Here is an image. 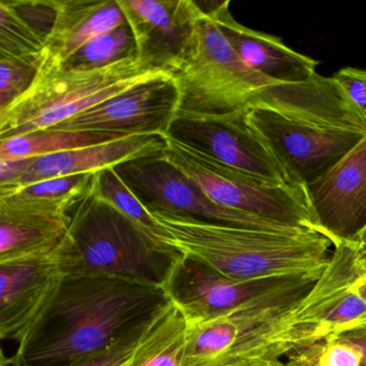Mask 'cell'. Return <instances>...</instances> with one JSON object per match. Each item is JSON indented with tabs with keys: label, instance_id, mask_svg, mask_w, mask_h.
<instances>
[{
	"label": "cell",
	"instance_id": "cell-19",
	"mask_svg": "<svg viewBox=\"0 0 366 366\" xmlns=\"http://www.w3.org/2000/svg\"><path fill=\"white\" fill-rule=\"evenodd\" d=\"M55 16V0L0 1V54L42 61Z\"/></svg>",
	"mask_w": 366,
	"mask_h": 366
},
{
	"label": "cell",
	"instance_id": "cell-13",
	"mask_svg": "<svg viewBox=\"0 0 366 366\" xmlns=\"http://www.w3.org/2000/svg\"><path fill=\"white\" fill-rule=\"evenodd\" d=\"M136 42L137 56L172 72L203 10L192 0H117Z\"/></svg>",
	"mask_w": 366,
	"mask_h": 366
},
{
	"label": "cell",
	"instance_id": "cell-34",
	"mask_svg": "<svg viewBox=\"0 0 366 366\" xmlns=\"http://www.w3.org/2000/svg\"><path fill=\"white\" fill-rule=\"evenodd\" d=\"M362 327H366V317L363 319V320L360 322V325H357V329H362Z\"/></svg>",
	"mask_w": 366,
	"mask_h": 366
},
{
	"label": "cell",
	"instance_id": "cell-11",
	"mask_svg": "<svg viewBox=\"0 0 366 366\" xmlns=\"http://www.w3.org/2000/svg\"><path fill=\"white\" fill-rule=\"evenodd\" d=\"M179 110L181 89L173 74L138 85L46 130L167 137Z\"/></svg>",
	"mask_w": 366,
	"mask_h": 366
},
{
	"label": "cell",
	"instance_id": "cell-1",
	"mask_svg": "<svg viewBox=\"0 0 366 366\" xmlns=\"http://www.w3.org/2000/svg\"><path fill=\"white\" fill-rule=\"evenodd\" d=\"M170 303L162 287L109 276H63L10 364L76 365L142 329Z\"/></svg>",
	"mask_w": 366,
	"mask_h": 366
},
{
	"label": "cell",
	"instance_id": "cell-16",
	"mask_svg": "<svg viewBox=\"0 0 366 366\" xmlns=\"http://www.w3.org/2000/svg\"><path fill=\"white\" fill-rule=\"evenodd\" d=\"M166 147V137L157 134H136L112 142L44 157L29 158L26 168L14 186L0 192L24 187L44 179L68 175L97 173L117 168L126 162L157 155Z\"/></svg>",
	"mask_w": 366,
	"mask_h": 366
},
{
	"label": "cell",
	"instance_id": "cell-29",
	"mask_svg": "<svg viewBox=\"0 0 366 366\" xmlns=\"http://www.w3.org/2000/svg\"><path fill=\"white\" fill-rule=\"evenodd\" d=\"M333 79L342 86L366 122V70L342 68L334 74Z\"/></svg>",
	"mask_w": 366,
	"mask_h": 366
},
{
	"label": "cell",
	"instance_id": "cell-12",
	"mask_svg": "<svg viewBox=\"0 0 366 366\" xmlns=\"http://www.w3.org/2000/svg\"><path fill=\"white\" fill-rule=\"evenodd\" d=\"M306 194L317 222L333 246L355 242L366 227V137L306 186Z\"/></svg>",
	"mask_w": 366,
	"mask_h": 366
},
{
	"label": "cell",
	"instance_id": "cell-32",
	"mask_svg": "<svg viewBox=\"0 0 366 366\" xmlns=\"http://www.w3.org/2000/svg\"><path fill=\"white\" fill-rule=\"evenodd\" d=\"M352 288L355 292L364 300L366 303V276L364 277H357L352 284Z\"/></svg>",
	"mask_w": 366,
	"mask_h": 366
},
{
	"label": "cell",
	"instance_id": "cell-7",
	"mask_svg": "<svg viewBox=\"0 0 366 366\" xmlns=\"http://www.w3.org/2000/svg\"><path fill=\"white\" fill-rule=\"evenodd\" d=\"M321 275L235 280L200 259L185 254L173 269L164 290L171 303L185 315L189 325H194L248 304L301 295L310 290Z\"/></svg>",
	"mask_w": 366,
	"mask_h": 366
},
{
	"label": "cell",
	"instance_id": "cell-26",
	"mask_svg": "<svg viewBox=\"0 0 366 366\" xmlns=\"http://www.w3.org/2000/svg\"><path fill=\"white\" fill-rule=\"evenodd\" d=\"M365 317L366 303L351 285L330 310L327 322L336 330L337 336H340L357 329Z\"/></svg>",
	"mask_w": 366,
	"mask_h": 366
},
{
	"label": "cell",
	"instance_id": "cell-10",
	"mask_svg": "<svg viewBox=\"0 0 366 366\" xmlns=\"http://www.w3.org/2000/svg\"><path fill=\"white\" fill-rule=\"evenodd\" d=\"M246 119L305 187L335 166L366 137L363 132L302 123L262 108L248 109Z\"/></svg>",
	"mask_w": 366,
	"mask_h": 366
},
{
	"label": "cell",
	"instance_id": "cell-3",
	"mask_svg": "<svg viewBox=\"0 0 366 366\" xmlns=\"http://www.w3.org/2000/svg\"><path fill=\"white\" fill-rule=\"evenodd\" d=\"M53 252L61 274L109 276L164 288L185 254L94 192L76 207Z\"/></svg>",
	"mask_w": 366,
	"mask_h": 366
},
{
	"label": "cell",
	"instance_id": "cell-17",
	"mask_svg": "<svg viewBox=\"0 0 366 366\" xmlns=\"http://www.w3.org/2000/svg\"><path fill=\"white\" fill-rule=\"evenodd\" d=\"M55 10L40 65H63L92 40L127 23L117 0H55Z\"/></svg>",
	"mask_w": 366,
	"mask_h": 366
},
{
	"label": "cell",
	"instance_id": "cell-18",
	"mask_svg": "<svg viewBox=\"0 0 366 366\" xmlns=\"http://www.w3.org/2000/svg\"><path fill=\"white\" fill-rule=\"evenodd\" d=\"M71 220L0 196V263L52 254Z\"/></svg>",
	"mask_w": 366,
	"mask_h": 366
},
{
	"label": "cell",
	"instance_id": "cell-8",
	"mask_svg": "<svg viewBox=\"0 0 366 366\" xmlns=\"http://www.w3.org/2000/svg\"><path fill=\"white\" fill-rule=\"evenodd\" d=\"M117 169L149 212H166L237 228L293 234L310 232L214 202L194 181L162 159L159 154L126 162Z\"/></svg>",
	"mask_w": 366,
	"mask_h": 366
},
{
	"label": "cell",
	"instance_id": "cell-21",
	"mask_svg": "<svg viewBox=\"0 0 366 366\" xmlns=\"http://www.w3.org/2000/svg\"><path fill=\"white\" fill-rule=\"evenodd\" d=\"M130 137L117 132L39 130L0 141V160L44 157Z\"/></svg>",
	"mask_w": 366,
	"mask_h": 366
},
{
	"label": "cell",
	"instance_id": "cell-25",
	"mask_svg": "<svg viewBox=\"0 0 366 366\" xmlns=\"http://www.w3.org/2000/svg\"><path fill=\"white\" fill-rule=\"evenodd\" d=\"M41 61L0 54V109L24 95L37 76Z\"/></svg>",
	"mask_w": 366,
	"mask_h": 366
},
{
	"label": "cell",
	"instance_id": "cell-27",
	"mask_svg": "<svg viewBox=\"0 0 366 366\" xmlns=\"http://www.w3.org/2000/svg\"><path fill=\"white\" fill-rule=\"evenodd\" d=\"M314 361L316 366H361L363 355L361 351L347 342L330 338L314 347Z\"/></svg>",
	"mask_w": 366,
	"mask_h": 366
},
{
	"label": "cell",
	"instance_id": "cell-28",
	"mask_svg": "<svg viewBox=\"0 0 366 366\" xmlns=\"http://www.w3.org/2000/svg\"><path fill=\"white\" fill-rule=\"evenodd\" d=\"M147 325L109 347L106 350L96 353L74 366H130L134 347Z\"/></svg>",
	"mask_w": 366,
	"mask_h": 366
},
{
	"label": "cell",
	"instance_id": "cell-5",
	"mask_svg": "<svg viewBox=\"0 0 366 366\" xmlns=\"http://www.w3.org/2000/svg\"><path fill=\"white\" fill-rule=\"evenodd\" d=\"M172 74L181 89L179 112L200 117L248 110L261 89L277 84L242 61L211 10L197 21Z\"/></svg>",
	"mask_w": 366,
	"mask_h": 366
},
{
	"label": "cell",
	"instance_id": "cell-15",
	"mask_svg": "<svg viewBox=\"0 0 366 366\" xmlns=\"http://www.w3.org/2000/svg\"><path fill=\"white\" fill-rule=\"evenodd\" d=\"M229 6L230 1H224L211 11L220 31L248 67L267 80L282 84L307 82L318 74V61L295 52L280 38L239 24Z\"/></svg>",
	"mask_w": 366,
	"mask_h": 366
},
{
	"label": "cell",
	"instance_id": "cell-30",
	"mask_svg": "<svg viewBox=\"0 0 366 366\" xmlns=\"http://www.w3.org/2000/svg\"><path fill=\"white\" fill-rule=\"evenodd\" d=\"M355 247V267L359 277L366 276V227L352 242Z\"/></svg>",
	"mask_w": 366,
	"mask_h": 366
},
{
	"label": "cell",
	"instance_id": "cell-23",
	"mask_svg": "<svg viewBox=\"0 0 366 366\" xmlns=\"http://www.w3.org/2000/svg\"><path fill=\"white\" fill-rule=\"evenodd\" d=\"M134 56H137L136 42L129 25L126 23L92 40L63 65L56 67L69 70L99 69Z\"/></svg>",
	"mask_w": 366,
	"mask_h": 366
},
{
	"label": "cell",
	"instance_id": "cell-31",
	"mask_svg": "<svg viewBox=\"0 0 366 366\" xmlns=\"http://www.w3.org/2000/svg\"><path fill=\"white\" fill-rule=\"evenodd\" d=\"M335 338L357 347L363 355L361 366H366V327L352 330V331L347 332Z\"/></svg>",
	"mask_w": 366,
	"mask_h": 366
},
{
	"label": "cell",
	"instance_id": "cell-22",
	"mask_svg": "<svg viewBox=\"0 0 366 366\" xmlns=\"http://www.w3.org/2000/svg\"><path fill=\"white\" fill-rule=\"evenodd\" d=\"M89 174L68 175L44 179L24 187L0 192V196L12 197L16 200L49 213L70 215L91 194L93 177Z\"/></svg>",
	"mask_w": 366,
	"mask_h": 366
},
{
	"label": "cell",
	"instance_id": "cell-9",
	"mask_svg": "<svg viewBox=\"0 0 366 366\" xmlns=\"http://www.w3.org/2000/svg\"><path fill=\"white\" fill-rule=\"evenodd\" d=\"M247 110L219 117L179 112L168 136L222 164L306 192L246 119Z\"/></svg>",
	"mask_w": 366,
	"mask_h": 366
},
{
	"label": "cell",
	"instance_id": "cell-20",
	"mask_svg": "<svg viewBox=\"0 0 366 366\" xmlns=\"http://www.w3.org/2000/svg\"><path fill=\"white\" fill-rule=\"evenodd\" d=\"M189 322L173 303L169 304L141 334L130 366H183Z\"/></svg>",
	"mask_w": 366,
	"mask_h": 366
},
{
	"label": "cell",
	"instance_id": "cell-33",
	"mask_svg": "<svg viewBox=\"0 0 366 366\" xmlns=\"http://www.w3.org/2000/svg\"><path fill=\"white\" fill-rule=\"evenodd\" d=\"M242 366H291L288 362H275V363H260V364H250V365H242Z\"/></svg>",
	"mask_w": 366,
	"mask_h": 366
},
{
	"label": "cell",
	"instance_id": "cell-4",
	"mask_svg": "<svg viewBox=\"0 0 366 366\" xmlns=\"http://www.w3.org/2000/svg\"><path fill=\"white\" fill-rule=\"evenodd\" d=\"M170 76L138 56L93 70L40 65L29 91L0 109V141L51 129L138 85Z\"/></svg>",
	"mask_w": 366,
	"mask_h": 366
},
{
	"label": "cell",
	"instance_id": "cell-24",
	"mask_svg": "<svg viewBox=\"0 0 366 366\" xmlns=\"http://www.w3.org/2000/svg\"><path fill=\"white\" fill-rule=\"evenodd\" d=\"M93 190L98 196L140 224L147 232L164 241L166 232L164 229L156 222L151 212L141 202L134 190L124 181L117 168L104 169L95 173Z\"/></svg>",
	"mask_w": 366,
	"mask_h": 366
},
{
	"label": "cell",
	"instance_id": "cell-2",
	"mask_svg": "<svg viewBox=\"0 0 366 366\" xmlns=\"http://www.w3.org/2000/svg\"><path fill=\"white\" fill-rule=\"evenodd\" d=\"M164 241L235 280L321 275L333 243L317 232L280 233L209 224L166 212H151Z\"/></svg>",
	"mask_w": 366,
	"mask_h": 366
},
{
	"label": "cell",
	"instance_id": "cell-14",
	"mask_svg": "<svg viewBox=\"0 0 366 366\" xmlns=\"http://www.w3.org/2000/svg\"><path fill=\"white\" fill-rule=\"evenodd\" d=\"M52 254L0 263V337L27 333L63 278Z\"/></svg>",
	"mask_w": 366,
	"mask_h": 366
},
{
	"label": "cell",
	"instance_id": "cell-6",
	"mask_svg": "<svg viewBox=\"0 0 366 366\" xmlns=\"http://www.w3.org/2000/svg\"><path fill=\"white\" fill-rule=\"evenodd\" d=\"M159 156L222 207L325 235L305 192L227 166L169 136Z\"/></svg>",
	"mask_w": 366,
	"mask_h": 366
}]
</instances>
